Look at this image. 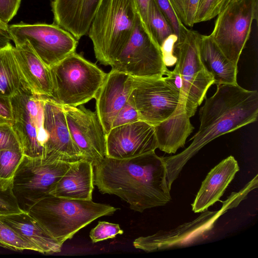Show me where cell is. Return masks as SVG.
Instances as JSON below:
<instances>
[{
    "instance_id": "cell-1",
    "label": "cell",
    "mask_w": 258,
    "mask_h": 258,
    "mask_svg": "<svg viewBox=\"0 0 258 258\" xmlns=\"http://www.w3.org/2000/svg\"><path fill=\"white\" fill-rule=\"evenodd\" d=\"M93 166L99 191L118 197L131 210L143 212L171 200L163 157L155 151L124 159L105 157Z\"/></svg>"
},
{
    "instance_id": "cell-2",
    "label": "cell",
    "mask_w": 258,
    "mask_h": 258,
    "mask_svg": "<svg viewBox=\"0 0 258 258\" xmlns=\"http://www.w3.org/2000/svg\"><path fill=\"white\" fill-rule=\"evenodd\" d=\"M199 115L200 127L189 146L176 155L163 157L170 189L187 162L208 143L257 120L258 92L238 84L217 86L215 93L206 98Z\"/></svg>"
},
{
    "instance_id": "cell-3",
    "label": "cell",
    "mask_w": 258,
    "mask_h": 258,
    "mask_svg": "<svg viewBox=\"0 0 258 258\" xmlns=\"http://www.w3.org/2000/svg\"><path fill=\"white\" fill-rule=\"evenodd\" d=\"M118 208L92 200L70 199L49 195L28 213L61 244L96 219L112 215Z\"/></svg>"
},
{
    "instance_id": "cell-4",
    "label": "cell",
    "mask_w": 258,
    "mask_h": 258,
    "mask_svg": "<svg viewBox=\"0 0 258 258\" xmlns=\"http://www.w3.org/2000/svg\"><path fill=\"white\" fill-rule=\"evenodd\" d=\"M137 15L133 0L102 1L88 31L101 64H113L133 32Z\"/></svg>"
},
{
    "instance_id": "cell-5",
    "label": "cell",
    "mask_w": 258,
    "mask_h": 258,
    "mask_svg": "<svg viewBox=\"0 0 258 258\" xmlns=\"http://www.w3.org/2000/svg\"><path fill=\"white\" fill-rule=\"evenodd\" d=\"M257 175L241 189L232 192L217 211L202 212L194 220L168 230H160L156 233L136 239L134 246L146 252H153L173 248L182 247L201 242L207 238L220 217L228 210L237 207L246 199L248 194L257 187Z\"/></svg>"
},
{
    "instance_id": "cell-6",
    "label": "cell",
    "mask_w": 258,
    "mask_h": 258,
    "mask_svg": "<svg viewBox=\"0 0 258 258\" xmlns=\"http://www.w3.org/2000/svg\"><path fill=\"white\" fill-rule=\"evenodd\" d=\"M50 97L62 106L77 107L96 98L106 73L76 52L49 68Z\"/></svg>"
},
{
    "instance_id": "cell-7",
    "label": "cell",
    "mask_w": 258,
    "mask_h": 258,
    "mask_svg": "<svg viewBox=\"0 0 258 258\" xmlns=\"http://www.w3.org/2000/svg\"><path fill=\"white\" fill-rule=\"evenodd\" d=\"M200 34L188 29L183 38L175 47V67L181 77L183 88L182 101L190 118L206 98L214 79L203 62L199 51Z\"/></svg>"
},
{
    "instance_id": "cell-8",
    "label": "cell",
    "mask_w": 258,
    "mask_h": 258,
    "mask_svg": "<svg viewBox=\"0 0 258 258\" xmlns=\"http://www.w3.org/2000/svg\"><path fill=\"white\" fill-rule=\"evenodd\" d=\"M72 163L51 162L24 155L13 177V192L20 209L28 212L50 195Z\"/></svg>"
},
{
    "instance_id": "cell-9",
    "label": "cell",
    "mask_w": 258,
    "mask_h": 258,
    "mask_svg": "<svg viewBox=\"0 0 258 258\" xmlns=\"http://www.w3.org/2000/svg\"><path fill=\"white\" fill-rule=\"evenodd\" d=\"M258 0H233L219 15L210 36L233 64L249 38L254 20L257 21Z\"/></svg>"
},
{
    "instance_id": "cell-10",
    "label": "cell",
    "mask_w": 258,
    "mask_h": 258,
    "mask_svg": "<svg viewBox=\"0 0 258 258\" xmlns=\"http://www.w3.org/2000/svg\"><path fill=\"white\" fill-rule=\"evenodd\" d=\"M45 98L26 86L10 98L12 125L20 140L24 155L29 157L44 159L46 140L43 127Z\"/></svg>"
},
{
    "instance_id": "cell-11",
    "label": "cell",
    "mask_w": 258,
    "mask_h": 258,
    "mask_svg": "<svg viewBox=\"0 0 258 258\" xmlns=\"http://www.w3.org/2000/svg\"><path fill=\"white\" fill-rule=\"evenodd\" d=\"M111 67L112 70L139 78H161L168 70L159 47L138 14L131 37Z\"/></svg>"
},
{
    "instance_id": "cell-12",
    "label": "cell",
    "mask_w": 258,
    "mask_h": 258,
    "mask_svg": "<svg viewBox=\"0 0 258 258\" xmlns=\"http://www.w3.org/2000/svg\"><path fill=\"white\" fill-rule=\"evenodd\" d=\"M8 33L15 45L27 41L41 60L50 68L75 52L78 40L54 23L9 25Z\"/></svg>"
},
{
    "instance_id": "cell-13",
    "label": "cell",
    "mask_w": 258,
    "mask_h": 258,
    "mask_svg": "<svg viewBox=\"0 0 258 258\" xmlns=\"http://www.w3.org/2000/svg\"><path fill=\"white\" fill-rule=\"evenodd\" d=\"M130 99L140 120L155 126L184 106L180 93L161 78H133Z\"/></svg>"
},
{
    "instance_id": "cell-14",
    "label": "cell",
    "mask_w": 258,
    "mask_h": 258,
    "mask_svg": "<svg viewBox=\"0 0 258 258\" xmlns=\"http://www.w3.org/2000/svg\"><path fill=\"white\" fill-rule=\"evenodd\" d=\"M68 129L85 159L93 164L106 156V134L96 112L84 106H62Z\"/></svg>"
},
{
    "instance_id": "cell-15",
    "label": "cell",
    "mask_w": 258,
    "mask_h": 258,
    "mask_svg": "<svg viewBox=\"0 0 258 258\" xmlns=\"http://www.w3.org/2000/svg\"><path fill=\"white\" fill-rule=\"evenodd\" d=\"M43 127L46 136L44 160L73 163L85 159L71 138L62 106L46 96Z\"/></svg>"
},
{
    "instance_id": "cell-16",
    "label": "cell",
    "mask_w": 258,
    "mask_h": 258,
    "mask_svg": "<svg viewBox=\"0 0 258 258\" xmlns=\"http://www.w3.org/2000/svg\"><path fill=\"white\" fill-rule=\"evenodd\" d=\"M106 156L124 159L153 151L157 148L155 128L139 120L112 128L106 134Z\"/></svg>"
},
{
    "instance_id": "cell-17",
    "label": "cell",
    "mask_w": 258,
    "mask_h": 258,
    "mask_svg": "<svg viewBox=\"0 0 258 258\" xmlns=\"http://www.w3.org/2000/svg\"><path fill=\"white\" fill-rule=\"evenodd\" d=\"M133 87V77L112 70L106 74L95 98L96 112L106 134L128 100Z\"/></svg>"
},
{
    "instance_id": "cell-18",
    "label": "cell",
    "mask_w": 258,
    "mask_h": 258,
    "mask_svg": "<svg viewBox=\"0 0 258 258\" xmlns=\"http://www.w3.org/2000/svg\"><path fill=\"white\" fill-rule=\"evenodd\" d=\"M103 0H53V23L76 39L85 35Z\"/></svg>"
},
{
    "instance_id": "cell-19",
    "label": "cell",
    "mask_w": 258,
    "mask_h": 258,
    "mask_svg": "<svg viewBox=\"0 0 258 258\" xmlns=\"http://www.w3.org/2000/svg\"><path fill=\"white\" fill-rule=\"evenodd\" d=\"M239 170L237 160L229 156L213 168L203 181L191 204L195 213H202L217 202Z\"/></svg>"
},
{
    "instance_id": "cell-20",
    "label": "cell",
    "mask_w": 258,
    "mask_h": 258,
    "mask_svg": "<svg viewBox=\"0 0 258 258\" xmlns=\"http://www.w3.org/2000/svg\"><path fill=\"white\" fill-rule=\"evenodd\" d=\"M94 187L93 164L83 159L72 163L50 195L70 199L92 200Z\"/></svg>"
},
{
    "instance_id": "cell-21",
    "label": "cell",
    "mask_w": 258,
    "mask_h": 258,
    "mask_svg": "<svg viewBox=\"0 0 258 258\" xmlns=\"http://www.w3.org/2000/svg\"><path fill=\"white\" fill-rule=\"evenodd\" d=\"M14 52L29 88L37 94L50 98L52 83L49 68L38 57L27 41L15 45Z\"/></svg>"
},
{
    "instance_id": "cell-22",
    "label": "cell",
    "mask_w": 258,
    "mask_h": 258,
    "mask_svg": "<svg viewBox=\"0 0 258 258\" xmlns=\"http://www.w3.org/2000/svg\"><path fill=\"white\" fill-rule=\"evenodd\" d=\"M0 219L23 239L34 245L38 252L53 253L61 251L63 244L53 238L28 212L0 216Z\"/></svg>"
},
{
    "instance_id": "cell-23",
    "label": "cell",
    "mask_w": 258,
    "mask_h": 258,
    "mask_svg": "<svg viewBox=\"0 0 258 258\" xmlns=\"http://www.w3.org/2000/svg\"><path fill=\"white\" fill-rule=\"evenodd\" d=\"M154 127L157 148L167 154H175L184 147L194 129L185 110L179 107L171 116Z\"/></svg>"
},
{
    "instance_id": "cell-24",
    "label": "cell",
    "mask_w": 258,
    "mask_h": 258,
    "mask_svg": "<svg viewBox=\"0 0 258 258\" xmlns=\"http://www.w3.org/2000/svg\"><path fill=\"white\" fill-rule=\"evenodd\" d=\"M199 51L203 62L213 77L214 84H238V66L225 56L210 35L200 34Z\"/></svg>"
},
{
    "instance_id": "cell-25",
    "label": "cell",
    "mask_w": 258,
    "mask_h": 258,
    "mask_svg": "<svg viewBox=\"0 0 258 258\" xmlns=\"http://www.w3.org/2000/svg\"><path fill=\"white\" fill-rule=\"evenodd\" d=\"M14 48L10 42L0 47V98H11L20 88L28 86L19 68Z\"/></svg>"
},
{
    "instance_id": "cell-26",
    "label": "cell",
    "mask_w": 258,
    "mask_h": 258,
    "mask_svg": "<svg viewBox=\"0 0 258 258\" xmlns=\"http://www.w3.org/2000/svg\"><path fill=\"white\" fill-rule=\"evenodd\" d=\"M148 28L159 48L166 39L174 34L168 22L154 0H151L149 6Z\"/></svg>"
},
{
    "instance_id": "cell-27",
    "label": "cell",
    "mask_w": 258,
    "mask_h": 258,
    "mask_svg": "<svg viewBox=\"0 0 258 258\" xmlns=\"http://www.w3.org/2000/svg\"><path fill=\"white\" fill-rule=\"evenodd\" d=\"M0 247L15 251L25 250L37 251V249L27 241L23 239L10 226L0 219Z\"/></svg>"
},
{
    "instance_id": "cell-28",
    "label": "cell",
    "mask_w": 258,
    "mask_h": 258,
    "mask_svg": "<svg viewBox=\"0 0 258 258\" xmlns=\"http://www.w3.org/2000/svg\"><path fill=\"white\" fill-rule=\"evenodd\" d=\"M176 16L185 26L192 27L201 0H169Z\"/></svg>"
},
{
    "instance_id": "cell-29",
    "label": "cell",
    "mask_w": 258,
    "mask_h": 258,
    "mask_svg": "<svg viewBox=\"0 0 258 258\" xmlns=\"http://www.w3.org/2000/svg\"><path fill=\"white\" fill-rule=\"evenodd\" d=\"M23 156L22 148L0 150V178H13Z\"/></svg>"
},
{
    "instance_id": "cell-30",
    "label": "cell",
    "mask_w": 258,
    "mask_h": 258,
    "mask_svg": "<svg viewBox=\"0 0 258 258\" xmlns=\"http://www.w3.org/2000/svg\"><path fill=\"white\" fill-rule=\"evenodd\" d=\"M12 179L0 178V216L23 212L13 192Z\"/></svg>"
},
{
    "instance_id": "cell-31",
    "label": "cell",
    "mask_w": 258,
    "mask_h": 258,
    "mask_svg": "<svg viewBox=\"0 0 258 258\" xmlns=\"http://www.w3.org/2000/svg\"><path fill=\"white\" fill-rule=\"evenodd\" d=\"M233 0H202L195 23L207 21L217 16Z\"/></svg>"
},
{
    "instance_id": "cell-32",
    "label": "cell",
    "mask_w": 258,
    "mask_h": 258,
    "mask_svg": "<svg viewBox=\"0 0 258 258\" xmlns=\"http://www.w3.org/2000/svg\"><path fill=\"white\" fill-rule=\"evenodd\" d=\"M154 1L168 22L174 33L177 36V42L180 41L184 37L188 29L182 24L176 16L169 0H154Z\"/></svg>"
},
{
    "instance_id": "cell-33",
    "label": "cell",
    "mask_w": 258,
    "mask_h": 258,
    "mask_svg": "<svg viewBox=\"0 0 258 258\" xmlns=\"http://www.w3.org/2000/svg\"><path fill=\"white\" fill-rule=\"evenodd\" d=\"M123 231L119 224L106 221H99L90 232V237L93 243L108 239L114 238L117 235H122Z\"/></svg>"
},
{
    "instance_id": "cell-34",
    "label": "cell",
    "mask_w": 258,
    "mask_h": 258,
    "mask_svg": "<svg viewBox=\"0 0 258 258\" xmlns=\"http://www.w3.org/2000/svg\"><path fill=\"white\" fill-rule=\"evenodd\" d=\"M15 148H22V146L12 124H0V150Z\"/></svg>"
},
{
    "instance_id": "cell-35",
    "label": "cell",
    "mask_w": 258,
    "mask_h": 258,
    "mask_svg": "<svg viewBox=\"0 0 258 258\" xmlns=\"http://www.w3.org/2000/svg\"><path fill=\"white\" fill-rule=\"evenodd\" d=\"M140 120L138 112L130 100V97L127 102L120 110L115 118L112 128L131 123Z\"/></svg>"
},
{
    "instance_id": "cell-36",
    "label": "cell",
    "mask_w": 258,
    "mask_h": 258,
    "mask_svg": "<svg viewBox=\"0 0 258 258\" xmlns=\"http://www.w3.org/2000/svg\"><path fill=\"white\" fill-rule=\"evenodd\" d=\"M177 40V36L173 34L165 40L160 47L167 67H171L175 64L176 57L175 55V47Z\"/></svg>"
},
{
    "instance_id": "cell-37",
    "label": "cell",
    "mask_w": 258,
    "mask_h": 258,
    "mask_svg": "<svg viewBox=\"0 0 258 258\" xmlns=\"http://www.w3.org/2000/svg\"><path fill=\"white\" fill-rule=\"evenodd\" d=\"M22 0H0V21L8 23L16 15Z\"/></svg>"
},
{
    "instance_id": "cell-38",
    "label": "cell",
    "mask_w": 258,
    "mask_h": 258,
    "mask_svg": "<svg viewBox=\"0 0 258 258\" xmlns=\"http://www.w3.org/2000/svg\"><path fill=\"white\" fill-rule=\"evenodd\" d=\"M10 98H0V124L3 123L13 124V117Z\"/></svg>"
},
{
    "instance_id": "cell-39",
    "label": "cell",
    "mask_w": 258,
    "mask_h": 258,
    "mask_svg": "<svg viewBox=\"0 0 258 258\" xmlns=\"http://www.w3.org/2000/svg\"><path fill=\"white\" fill-rule=\"evenodd\" d=\"M133 1L138 15L149 32L148 28V15L151 0H133Z\"/></svg>"
},
{
    "instance_id": "cell-40",
    "label": "cell",
    "mask_w": 258,
    "mask_h": 258,
    "mask_svg": "<svg viewBox=\"0 0 258 258\" xmlns=\"http://www.w3.org/2000/svg\"><path fill=\"white\" fill-rule=\"evenodd\" d=\"M11 40L10 37L9 35L0 33V47L10 42Z\"/></svg>"
},
{
    "instance_id": "cell-41",
    "label": "cell",
    "mask_w": 258,
    "mask_h": 258,
    "mask_svg": "<svg viewBox=\"0 0 258 258\" xmlns=\"http://www.w3.org/2000/svg\"><path fill=\"white\" fill-rule=\"evenodd\" d=\"M8 26L9 24H6L0 21V33L9 35Z\"/></svg>"
},
{
    "instance_id": "cell-42",
    "label": "cell",
    "mask_w": 258,
    "mask_h": 258,
    "mask_svg": "<svg viewBox=\"0 0 258 258\" xmlns=\"http://www.w3.org/2000/svg\"><path fill=\"white\" fill-rule=\"evenodd\" d=\"M201 1H202V0H201Z\"/></svg>"
}]
</instances>
